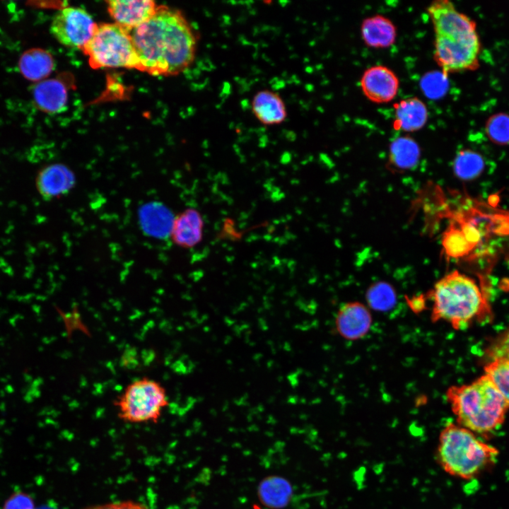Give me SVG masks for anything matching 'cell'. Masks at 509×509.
I'll list each match as a JSON object with an SVG mask.
<instances>
[{
  "instance_id": "1",
  "label": "cell",
  "mask_w": 509,
  "mask_h": 509,
  "mask_svg": "<svg viewBox=\"0 0 509 509\" xmlns=\"http://www.w3.org/2000/svg\"><path fill=\"white\" fill-rule=\"evenodd\" d=\"M131 35L141 71L153 76L177 75L194 60L197 35L179 10L158 6Z\"/></svg>"
},
{
  "instance_id": "2",
  "label": "cell",
  "mask_w": 509,
  "mask_h": 509,
  "mask_svg": "<svg viewBox=\"0 0 509 509\" xmlns=\"http://www.w3.org/2000/svg\"><path fill=\"white\" fill-rule=\"evenodd\" d=\"M427 11L435 34L433 57L442 72L475 69L480 52L475 23L448 0L433 1Z\"/></svg>"
},
{
  "instance_id": "3",
  "label": "cell",
  "mask_w": 509,
  "mask_h": 509,
  "mask_svg": "<svg viewBox=\"0 0 509 509\" xmlns=\"http://www.w3.org/2000/svg\"><path fill=\"white\" fill-rule=\"evenodd\" d=\"M426 296L432 302L431 322L445 321L456 330L491 313L486 296L476 281L457 270L438 281Z\"/></svg>"
},
{
  "instance_id": "4",
  "label": "cell",
  "mask_w": 509,
  "mask_h": 509,
  "mask_svg": "<svg viewBox=\"0 0 509 509\" xmlns=\"http://www.w3.org/2000/svg\"><path fill=\"white\" fill-rule=\"evenodd\" d=\"M445 397L456 423L479 434L489 433L498 428L509 409L485 374L469 384L450 386Z\"/></svg>"
},
{
  "instance_id": "5",
  "label": "cell",
  "mask_w": 509,
  "mask_h": 509,
  "mask_svg": "<svg viewBox=\"0 0 509 509\" xmlns=\"http://www.w3.org/2000/svg\"><path fill=\"white\" fill-rule=\"evenodd\" d=\"M498 456L497 447L457 423H447L440 433L435 458L452 476L465 480L476 478L491 469Z\"/></svg>"
},
{
  "instance_id": "6",
  "label": "cell",
  "mask_w": 509,
  "mask_h": 509,
  "mask_svg": "<svg viewBox=\"0 0 509 509\" xmlns=\"http://www.w3.org/2000/svg\"><path fill=\"white\" fill-rule=\"evenodd\" d=\"M82 51L93 69L122 67L139 70L131 32L115 23L97 25Z\"/></svg>"
},
{
  "instance_id": "7",
  "label": "cell",
  "mask_w": 509,
  "mask_h": 509,
  "mask_svg": "<svg viewBox=\"0 0 509 509\" xmlns=\"http://www.w3.org/2000/svg\"><path fill=\"white\" fill-rule=\"evenodd\" d=\"M118 417L128 423H156L168 405L167 392L157 380L141 378L129 383L114 402Z\"/></svg>"
},
{
  "instance_id": "8",
  "label": "cell",
  "mask_w": 509,
  "mask_h": 509,
  "mask_svg": "<svg viewBox=\"0 0 509 509\" xmlns=\"http://www.w3.org/2000/svg\"><path fill=\"white\" fill-rule=\"evenodd\" d=\"M97 25L85 10L65 7L54 16L49 30L62 45L82 50L90 40Z\"/></svg>"
},
{
  "instance_id": "9",
  "label": "cell",
  "mask_w": 509,
  "mask_h": 509,
  "mask_svg": "<svg viewBox=\"0 0 509 509\" xmlns=\"http://www.w3.org/2000/svg\"><path fill=\"white\" fill-rule=\"evenodd\" d=\"M360 86L364 95L376 103L392 101L397 94L399 81L395 73L383 65L368 68L363 74Z\"/></svg>"
},
{
  "instance_id": "10",
  "label": "cell",
  "mask_w": 509,
  "mask_h": 509,
  "mask_svg": "<svg viewBox=\"0 0 509 509\" xmlns=\"http://www.w3.org/2000/svg\"><path fill=\"white\" fill-rule=\"evenodd\" d=\"M372 323L370 308L358 301L344 304L337 311L335 317L337 333L349 341H356L366 336Z\"/></svg>"
},
{
  "instance_id": "11",
  "label": "cell",
  "mask_w": 509,
  "mask_h": 509,
  "mask_svg": "<svg viewBox=\"0 0 509 509\" xmlns=\"http://www.w3.org/2000/svg\"><path fill=\"white\" fill-rule=\"evenodd\" d=\"M35 187L45 200L67 194L74 187L76 176L73 170L62 163L49 164L42 168L35 177Z\"/></svg>"
},
{
  "instance_id": "12",
  "label": "cell",
  "mask_w": 509,
  "mask_h": 509,
  "mask_svg": "<svg viewBox=\"0 0 509 509\" xmlns=\"http://www.w3.org/2000/svg\"><path fill=\"white\" fill-rule=\"evenodd\" d=\"M107 11L115 23L131 32L148 20L158 6L153 1H107Z\"/></svg>"
},
{
  "instance_id": "13",
  "label": "cell",
  "mask_w": 509,
  "mask_h": 509,
  "mask_svg": "<svg viewBox=\"0 0 509 509\" xmlns=\"http://www.w3.org/2000/svg\"><path fill=\"white\" fill-rule=\"evenodd\" d=\"M204 226L198 210L186 209L174 217L169 237L177 246L190 249L201 242Z\"/></svg>"
},
{
  "instance_id": "14",
  "label": "cell",
  "mask_w": 509,
  "mask_h": 509,
  "mask_svg": "<svg viewBox=\"0 0 509 509\" xmlns=\"http://www.w3.org/2000/svg\"><path fill=\"white\" fill-rule=\"evenodd\" d=\"M34 104L48 114L61 112L66 107L68 92L62 81L51 78L37 83L32 88Z\"/></svg>"
},
{
  "instance_id": "15",
  "label": "cell",
  "mask_w": 509,
  "mask_h": 509,
  "mask_svg": "<svg viewBox=\"0 0 509 509\" xmlns=\"http://www.w3.org/2000/svg\"><path fill=\"white\" fill-rule=\"evenodd\" d=\"M395 130L412 132L422 129L427 122L428 111L426 104L417 97L403 99L394 105Z\"/></svg>"
},
{
  "instance_id": "16",
  "label": "cell",
  "mask_w": 509,
  "mask_h": 509,
  "mask_svg": "<svg viewBox=\"0 0 509 509\" xmlns=\"http://www.w3.org/2000/svg\"><path fill=\"white\" fill-rule=\"evenodd\" d=\"M252 110L260 123L266 126L281 124L287 117L286 106L282 98L277 93L267 89L255 94Z\"/></svg>"
},
{
  "instance_id": "17",
  "label": "cell",
  "mask_w": 509,
  "mask_h": 509,
  "mask_svg": "<svg viewBox=\"0 0 509 509\" xmlns=\"http://www.w3.org/2000/svg\"><path fill=\"white\" fill-rule=\"evenodd\" d=\"M361 36L370 47L386 48L392 45L397 37V28L390 19L382 15L365 18L361 23Z\"/></svg>"
},
{
  "instance_id": "18",
  "label": "cell",
  "mask_w": 509,
  "mask_h": 509,
  "mask_svg": "<svg viewBox=\"0 0 509 509\" xmlns=\"http://www.w3.org/2000/svg\"><path fill=\"white\" fill-rule=\"evenodd\" d=\"M293 487L285 478L271 475L264 478L257 486V496L262 505L271 509L285 508L293 496Z\"/></svg>"
},
{
  "instance_id": "19",
  "label": "cell",
  "mask_w": 509,
  "mask_h": 509,
  "mask_svg": "<svg viewBox=\"0 0 509 509\" xmlns=\"http://www.w3.org/2000/svg\"><path fill=\"white\" fill-rule=\"evenodd\" d=\"M18 69L23 76L32 81H41L54 69V60L50 52L41 48L24 52L18 61Z\"/></svg>"
},
{
  "instance_id": "20",
  "label": "cell",
  "mask_w": 509,
  "mask_h": 509,
  "mask_svg": "<svg viewBox=\"0 0 509 509\" xmlns=\"http://www.w3.org/2000/svg\"><path fill=\"white\" fill-rule=\"evenodd\" d=\"M173 218L169 210L158 203L145 204L139 211L143 230L153 237L169 236Z\"/></svg>"
},
{
  "instance_id": "21",
  "label": "cell",
  "mask_w": 509,
  "mask_h": 509,
  "mask_svg": "<svg viewBox=\"0 0 509 509\" xmlns=\"http://www.w3.org/2000/svg\"><path fill=\"white\" fill-rule=\"evenodd\" d=\"M420 155V148L414 139L409 136H399L390 144L389 164L397 171L409 170L418 164Z\"/></svg>"
},
{
  "instance_id": "22",
  "label": "cell",
  "mask_w": 509,
  "mask_h": 509,
  "mask_svg": "<svg viewBox=\"0 0 509 509\" xmlns=\"http://www.w3.org/2000/svg\"><path fill=\"white\" fill-rule=\"evenodd\" d=\"M484 159L482 156L471 149L460 151L453 162L455 174L461 180H472L484 171Z\"/></svg>"
},
{
  "instance_id": "23",
  "label": "cell",
  "mask_w": 509,
  "mask_h": 509,
  "mask_svg": "<svg viewBox=\"0 0 509 509\" xmlns=\"http://www.w3.org/2000/svg\"><path fill=\"white\" fill-rule=\"evenodd\" d=\"M366 300L370 309L377 312H387L396 305V291L392 286L387 282H376L368 288Z\"/></svg>"
},
{
  "instance_id": "24",
  "label": "cell",
  "mask_w": 509,
  "mask_h": 509,
  "mask_svg": "<svg viewBox=\"0 0 509 509\" xmlns=\"http://www.w3.org/2000/svg\"><path fill=\"white\" fill-rule=\"evenodd\" d=\"M484 372L509 407V358H499L488 361Z\"/></svg>"
},
{
  "instance_id": "25",
  "label": "cell",
  "mask_w": 509,
  "mask_h": 509,
  "mask_svg": "<svg viewBox=\"0 0 509 509\" xmlns=\"http://www.w3.org/2000/svg\"><path fill=\"white\" fill-rule=\"evenodd\" d=\"M442 242L446 255L452 258H460L467 255L474 249L460 227L455 225L445 231Z\"/></svg>"
},
{
  "instance_id": "26",
  "label": "cell",
  "mask_w": 509,
  "mask_h": 509,
  "mask_svg": "<svg viewBox=\"0 0 509 509\" xmlns=\"http://www.w3.org/2000/svg\"><path fill=\"white\" fill-rule=\"evenodd\" d=\"M486 133L493 143L509 144V115L501 112L492 115L486 122Z\"/></svg>"
},
{
  "instance_id": "27",
  "label": "cell",
  "mask_w": 509,
  "mask_h": 509,
  "mask_svg": "<svg viewBox=\"0 0 509 509\" xmlns=\"http://www.w3.org/2000/svg\"><path fill=\"white\" fill-rule=\"evenodd\" d=\"M447 76L443 72L426 75L421 83L423 92L431 98H438L443 95L447 90Z\"/></svg>"
},
{
  "instance_id": "28",
  "label": "cell",
  "mask_w": 509,
  "mask_h": 509,
  "mask_svg": "<svg viewBox=\"0 0 509 509\" xmlns=\"http://www.w3.org/2000/svg\"><path fill=\"white\" fill-rule=\"evenodd\" d=\"M486 353L488 361L499 358H509V327L492 342Z\"/></svg>"
},
{
  "instance_id": "29",
  "label": "cell",
  "mask_w": 509,
  "mask_h": 509,
  "mask_svg": "<svg viewBox=\"0 0 509 509\" xmlns=\"http://www.w3.org/2000/svg\"><path fill=\"white\" fill-rule=\"evenodd\" d=\"M3 509H36L34 500L28 493L16 491L4 502Z\"/></svg>"
},
{
  "instance_id": "30",
  "label": "cell",
  "mask_w": 509,
  "mask_h": 509,
  "mask_svg": "<svg viewBox=\"0 0 509 509\" xmlns=\"http://www.w3.org/2000/svg\"><path fill=\"white\" fill-rule=\"evenodd\" d=\"M86 509H148L145 505L141 503L124 501L113 503H108L102 505H97Z\"/></svg>"
},
{
  "instance_id": "31",
  "label": "cell",
  "mask_w": 509,
  "mask_h": 509,
  "mask_svg": "<svg viewBox=\"0 0 509 509\" xmlns=\"http://www.w3.org/2000/svg\"><path fill=\"white\" fill-rule=\"evenodd\" d=\"M406 301L413 312L416 313H420L425 309L426 303L423 295L412 297L411 299L407 298Z\"/></svg>"
}]
</instances>
